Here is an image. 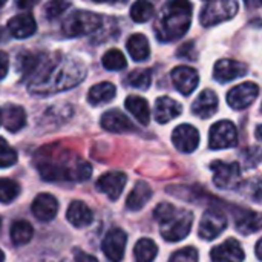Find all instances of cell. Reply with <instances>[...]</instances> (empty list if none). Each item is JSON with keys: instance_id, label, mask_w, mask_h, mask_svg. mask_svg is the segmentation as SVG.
I'll use <instances>...</instances> for the list:
<instances>
[{"instance_id": "1", "label": "cell", "mask_w": 262, "mask_h": 262, "mask_svg": "<svg viewBox=\"0 0 262 262\" xmlns=\"http://www.w3.org/2000/svg\"><path fill=\"white\" fill-rule=\"evenodd\" d=\"M84 75L86 71L80 61L45 54H32L25 74V77H31L29 91L34 94H52L74 88L83 81Z\"/></svg>"}, {"instance_id": "2", "label": "cell", "mask_w": 262, "mask_h": 262, "mask_svg": "<svg viewBox=\"0 0 262 262\" xmlns=\"http://www.w3.org/2000/svg\"><path fill=\"white\" fill-rule=\"evenodd\" d=\"M192 21V3L184 0H173L164 5L157 23L155 32L161 41H173L183 37Z\"/></svg>"}, {"instance_id": "3", "label": "cell", "mask_w": 262, "mask_h": 262, "mask_svg": "<svg viewBox=\"0 0 262 262\" xmlns=\"http://www.w3.org/2000/svg\"><path fill=\"white\" fill-rule=\"evenodd\" d=\"M154 218L160 224L161 236L169 243L184 239L192 229L193 213L186 209H178L170 203H161L154 210Z\"/></svg>"}, {"instance_id": "4", "label": "cell", "mask_w": 262, "mask_h": 262, "mask_svg": "<svg viewBox=\"0 0 262 262\" xmlns=\"http://www.w3.org/2000/svg\"><path fill=\"white\" fill-rule=\"evenodd\" d=\"M60 164L37 160L40 175L48 181H86L92 175V167L81 158L60 157Z\"/></svg>"}, {"instance_id": "5", "label": "cell", "mask_w": 262, "mask_h": 262, "mask_svg": "<svg viewBox=\"0 0 262 262\" xmlns=\"http://www.w3.org/2000/svg\"><path fill=\"white\" fill-rule=\"evenodd\" d=\"M101 15L89 11H75L63 23V34L66 37H80L95 32L101 28Z\"/></svg>"}, {"instance_id": "6", "label": "cell", "mask_w": 262, "mask_h": 262, "mask_svg": "<svg viewBox=\"0 0 262 262\" xmlns=\"http://www.w3.org/2000/svg\"><path fill=\"white\" fill-rule=\"evenodd\" d=\"M238 12V3L235 0H220V2H207L201 11L200 21L204 26H213L221 21L230 20Z\"/></svg>"}, {"instance_id": "7", "label": "cell", "mask_w": 262, "mask_h": 262, "mask_svg": "<svg viewBox=\"0 0 262 262\" xmlns=\"http://www.w3.org/2000/svg\"><path fill=\"white\" fill-rule=\"evenodd\" d=\"M213 172V183L218 189L232 190L236 189L241 183V169L238 163H224L215 161L210 166Z\"/></svg>"}, {"instance_id": "8", "label": "cell", "mask_w": 262, "mask_h": 262, "mask_svg": "<svg viewBox=\"0 0 262 262\" xmlns=\"http://www.w3.org/2000/svg\"><path fill=\"white\" fill-rule=\"evenodd\" d=\"M236 143H238V130L232 121L223 120L212 126L210 135H209L210 149H215V150L229 149V147H233Z\"/></svg>"}, {"instance_id": "9", "label": "cell", "mask_w": 262, "mask_h": 262, "mask_svg": "<svg viewBox=\"0 0 262 262\" xmlns=\"http://www.w3.org/2000/svg\"><path fill=\"white\" fill-rule=\"evenodd\" d=\"M226 227H227L226 215L218 209H207L201 218L198 233H200V238H203L206 241H212V239L218 238Z\"/></svg>"}, {"instance_id": "10", "label": "cell", "mask_w": 262, "mask_h": 262, "mask_svg": "<svg viewBox=\"0 0 262 262\" xmlns=\"http://www.w3.org/2000/svg\"><path fill=\"white\" fill-rule=\"evenodd\" d=\"M127 235L123 229H112L103 239V253L111 262H120L124 258Z\"/></svg>"}, {"instance_id": "11", "label": "cell", "mask_w": 262, "mask_h": 262, "mask_svg": "<svg viewBox=\"0 0 262 262\" xmlns=\"http://www.w3.org/2000/svg\"><path fill=\"white\" fill-rule=\"evenodd\" d=\"M259 94V88L256 83H241L238 86H235L233 89L229 91L227 94V103L230 107L236 109V111H241V109H246L249 107L258 97Z\"/></svg>"}, {"instance_id": "12", "label": "cell", "mask_w": 262, "mask_h": 262, "mask_svg": "<svg viewBox=\"0 0 262 262\" xmlns=\"http://www.w3.org/2000/svg\"><path fill=\"white\" fill-rule=\"evenodd\" d=\"M127 177L123 172H107L101 175L95 184L97 190L104 193L111 201H117L124 190Z\"/></svg>"}, {"instance_id": "13", "label": "cell", "mask_w": 262, "mask_h": 262, "mask_svg": "<svg viewBox=\"0 0 262 262\" xmlns=\"http://www.w3.org/2000/svg\"><path fill=\"white\" fill-rule=\"evenodd\" d=\"M172 143L180 152L192 154L200 144V132L190 124H181L173 130Z\"/></svg>"}, {"instance_id": "14", "label": "cell", "mask_w": 262, "mask_h": 262, "mask_svg": "<svg viewBox=\"0 0 262 262\" xmlns=\"http://www.w3.org/2000/svg\"><path fill=\"white\" fill-rule=\"evenodd\" d=\"M172 81L183 95H190L200 83V75L190 66H178L172 71Z\"/></svg>"}, {"instance_id": "15", "label": "cell", "mask_w": 262, "mask_h": 262, "mask_svg": "<svg viewBox=\"0 0 262 262\" xmlns=\"http://www.w3.org/2000/svg\"><path fill=\"white\" fill-rule=\"evenodd\" d=\"M210 258H212V262H243L246 255H244L241 244L236 239L230 238L224 241L223 244L216 246L210 252Z\"/></svg>"}, {"instance_id": "16", "label": "cell", "mask_w": 262, "mask_h": 262, "mask_svg": "<svg viewBox=\"0 0 262 262\" xmlns=\"http://www.w3.org/2000/svg\"><path fill=\"white\" fill-rule=\"evenodd\" d=\"M246 72H247V64H244L241 61L230 60V58H224V60L216 61V64L213 68V77L220 83L232 81L238 77L246 75Z\"/></svg>"}, {"instance_id": "17", "label": "cell", "mask_w": 262, "mask_h": 262, "mask_svg": "<svg viewBox=\"0 0 262 262\" xmlns=\"http://www.w3.org/2000/svg\"><path fill=\"white\" fill-rule=\"evenodd\" d=\"M58 201L51 193H40L32 201V213L37 220L43 223H49L57 216Z\"/></svg>"}, {"instance_id": "18", "label": "cell", "mask_w": 262, "mask_h": 262, "mask_svg": "<svg viewBox=\"0 0 262 262\" xmlns=\"http://www.w3.org/2000/svg\"><path fill=\"white\" fill-rule=\"evenodd\" d=\"M37 29L35 20L31 12H21L14 15L8 21V31L15 37V38H26L32 35Z\"/></svg>"}, {"instance_id": "19", "label": "cell", "mask_w": 262, "mask_h": 262, "mask_svg": "<svg viewBox=\"0 0 262 262\" xmlns=\"http://www.w3.org/2000/svg\"><path fill=\"white\" fill-rule=\"evenodd\" d=\"M101 126L106 130L115 132V134H123V132L135 130V126L132 124V121L123 112H120L117 109H111L106 114H103V117H101Z\"/></svg>"}, {"instance_id": "20", "label": "cell", "mask_w": 262, "mask_h": 262, "mask_svg": "<svg viewBox=\"0 0 262 262\" xmlns=\"http://www.w3.org/2000/svg\"><path fill=\"white\" fill-rule=\"evenodd\" d=\"M183 107L178 101L172 100L170 97H160L155 101V120L160 124H166L170 120L177 118L181 114Z\"/></svg>"}, {"instance_id": "21", "label": "cell", "mask_w": 262, "mask_h": 262, "mask_svg": "<svg viewBox=\"0 0 262 262\" xmlns=\"http://www.w3.org/2000/svg\"><path fill=\"white\" fill-rule=\"evenodd\" d=\"M66 218L74 227L80 229V227H88L89 224H92L94 213L88 207V204H84L83 201H72L68 207Z\"/></svg>"}, {"instance_id": "22", "label": "cell", "mask_w": 262, "mask_h": 262, "mask_svg": "<svg viewBox=\"0 0 262 262\" xmlns=\"http://www.w3.org/2000/svg\"><path fill=\"white\" fill-rule=\"evenodd\" d=\"M218 109V97L213 91L206 89L203 91L198 98L195 100V103L192 104V111L196 117L200 118H209L212 117Z\"/></svg>"}, {"instance_id": "23", "label": "cell", "mask_w": 262, "mask_h": 262, "mask_svg": "<svg viewBox=\"0 0 262 262\" xmlns=\"http://www.w3.org/2000/svg\"><path fill=\"white\" fill-rule=\"evenodd\" d=\"M0 118L3 126L9 132H18L26 124V114L21 106L6 104L5 109L0 112Z\"/></svg>"}, {"instance_id": "24", "label": "cell", "mask_w": 262, "mask_h": 262, "mask_svg": "<svg viewBox=\"0 0 262 262\" xmlns=\"http://www.w3.org/2000/svg\"><path fill=\"white\" fill-rule=\"evenodd\" d=\"M152 198V189L147 183L144 181H138L135 184V187L132 189V192L129 193L127 200H126V207L132 212L141 210L149 200Z\"/></svg>"}, {"instance_id": "25", "label": "cell", "mask_w": 262, "mask_h": 262, "mask_svg": "<svg viewBox=\"0 0 262 262\" xmlns=\"http://www.w3.org/2000/svg\"><path fill=\"white\" fill-rule=\"evenodd\" d=\"M124 106L126 109L138 120V123L141 124H149L150 121V107H149V103L138 97V95H129L124 101Z\"/></svg>"}, {"instance_id": "26", "label": "cell", "mask_w": 262, "mask_h": 262, "mask_svg": "<svg viewBox=\"0 0 262 262\" xmlns=\"http://www.w3.org/2000/svg\"><path fill=\"white\" fill-rule=\"evenodd\" d=\"M236 229L243 233V235H250L255 232H259L261 229V216L259 213L253 212V210H239L236 213Z\"/></svg>"}, {"instance_id": "27", "label": "cell", "mask_w": 262, "mask_h": 262, "mask_svg": "<svg viewBox=\"0 0 262 262\" xmlns=\"http://www.w3.org/2000/svg\"><path fill=\"white\" fill-rule=\"evenodd\" d=\"M127 51L135 61H143L150 55L149 40L143 34H134L127 40Z\"/></svg>"}, {"instance_id": "28", "label": "cell", "mask_w": 262, "mask_h": 262, "mask_svg": "<svg viewBox=\"0 0 262 262\" xmlns=\"http://www.w3.org/2000/svg\"><path fill=\"white\" fill-rule=\"evenodd\" d=\"M115 94H117V88L112 83L104 81V83H98L91 88V91L88 94V100L91 104L97 106V104L111 101L115 97Z\"/></svg>"}, {"instance_id": "29", "label": "cell", "mask_w": 262, "mask_h": 262, "mask_svg": "<svg viewBox=\"0 0 262 262\" xmlns=\"http://www.w3.org/2000/svg\"><path fill=\"white\" fill-rule=\"evenodd\" d=\"M157 255H158V247L149 238L140 239L134 249V256H135L137 262H154Z\"/></svg>"}, {"instance_id": "30", "label": "cell", "mask_w": 262, "mask_h": 262, "mask_svg": "<svg viewBox=\"0 0 262 262\" xmlns=\"http://www.w3.org/2000/svg\"><path fill=\"white\" fill-rule=\"evenodd\" d=\"M34 229L28 221H15L11 227V241L15 246H25L32 239Z\"/></svg>"}, {"instance_id": "31", "label": "cell", "mask_w": 262, "mask_h": 262, "mask_svg": "<svg viewBox=\"0 0 262 262\" xmlns=\"http://www.w3.org/2000/svg\"><path fill=\"white\" fill-rule=\"evenodd\" d=\"M123 81H124L126 86L146 91L150 86V83H152V71L150 69H140V71L137 69V71H132Z\"/></svg>"}, {"instance_id": "32", "label": "cell", "mask_w": 262, "mask_h": 262, "mask_svg": "<svg viewBox=\"0 0 262 262\" xmlns=\"http://www.w3.org/2000/svg\"><path fill=\"white\" fill-rule=\"evenodd\" d=\"M103 66L107 71H121L127 66L126 57L120 49H109L104 55H103Z\"/></svg>"}, {"instance_id": "33", "label": "cell", "mask_w": 262, "mask_h": 262, "mask_svg": "<svg viewBox=\"0 0 262 262\" xmlns=\"http://www.w3.org/2000/svg\"><path fill=\"white\" fill-rule=\"evenodd\" d=\"M154 12H155L154 5L150 2H144V0L134 3L132 8H130V17L137 23H144V21L150 20Z\"/></svg>"}, {"instance_id": "34", "label": "cell", "mask_w": 262, "mask_h": 262, "mask_svg": "<svg viewBox=\"0 0 262 262\" xmlns=\"http://www.w3.org/2000/svg\"><path fill=\"white\" fill-rule=\"evenodd\" d=\"M20 193V186L14 180L0 178V203L9 204L12 203Z\"/></svg>"}, {"instance_id": "35", "label": "cell", "mask_w": 262, "mask_h": 262, "mask_svg": "<svg viewBox=\"0 0 262 262\" xmlns=\"http://www.w3.org/2000/svg\"><path fill=\"white\" fill-rule=\"evenodd\" d=\"M17 163V152L9 146V143L0 137V169L11 167Z\"/></svg>"}, {"instance_id": "36", "label": "cell", "mask_w": 262, "mask_h": 262, "mask_svg": "<svg viewBox=\"0 0 262 262\" xmlns=\"http://www.w3.org/2000/svg\"><path fill=\"white\" fill-rule=\"evenodd\" d=\"M169 262H198V250L193 247H184L175 252Z\"/></svg>"}, {"instance_id": "37", "label": "cell", "mask_w": 262, "mask_h": 262, "mask_svg": "<svg viewBox=\"0 0 262 262\" xmlns=\"http://www.w3.org/2000/svg\"><path fill=\"white\" fill-rule=\"evenodd\" d=\"M66 8H69V3L66 2H51L45 6V12L48 18H54L57 15H60Z\"/></svg>"}, {"instance_id": "38", "label": "cell", "mask_w": 262, "mask_h": 262, "mask_svg": "<svg viewBox=\"0 0 262 262\" xmlns=\"http://www.w3.org/2000/svg\"><path fill=\"white\" fill-rule=\"evenodd\" d=\"M178 55L180 57H184V58H189V60H195L196 58V52H195V45L190 41V43H186L180 48L178 51Z\"/></svg>"}, {"instance_id": "39", "label": "cell", "mask_w": 262, "mask_h": 262, "mask_svg": "<svg viewBox=\"0 0 262 262\" xmlns=\"http://www.w3.org/2000/svg\"><path fill=\"white\" fill-rule=\"evenodd\" d=\"M8 68H9V60L8 55L5 52L0 51V80H3L8 74Z\"/></svg>"}, {"instance_id": "40", "label": "cell", "mask_w": 262, "mask_h": 262, "mask_svg": "<svg viewBox=\"0 0 262 262\" xmlns=\"http://www.w3.org/2000/svg\"><path fill=\"white\" fill-rule=\"evenodd\" d=\"M75 262H98L94 256H91V255H88V253H84V252H81V250H78V252H75Z\"/></svg>"}, {"instance_id": "41", "label": "cell", "mask_w": 262, "mask_h": 262, "mask_svg": "<svg viewBox=\"0 0 262 262\" xmlns=\"http://www.w3.org/2000/svg\"><path fill=\"white\" fill-rule=\"evenodd\" d=\"M261 246H262V241H261V239H259V241H258V243H256V258H258V259H259V261H261V259H262V255H261Z\"/></svg>"}, {"instance_id": "42", "label": "cell", "mask_w": 262, "mask_h": 262, "mask_svg": "<svg viewBox=\"0 0 262 262\" xmlns=\"http://www.w3.org/2000/svg\"><path fill=\"white\" fill-rule=\"evenodd\" d=\"M3 261H5V253L0 250V262H3Z\"/></svg>"}, {"instance_id": "43", "label": "cell", "mask_w": 262, "mask_h": 262, "mask_svg": "<svg viewBox=\"0 0 262 262\" xmlns=\"http://www.w3.org/2000/svg\"><path fill=\"white\" fill-rule=\"evenodd\" d=\"M2 5H3V2H0V6H2Z\"/></svg>"}, {"instance_id": "44", "label": "cell", "mask_w": 262, "mask_h": 262, "mask_svg": "<svg viewBox=\"0 0 262 262\" xmlns=\"http://www.w3.org/2000/svg\"><path fill=\"white\" fill-rule=\"evenodd\" d=\"M0 124H2V118H0Z\"/></svg>"}]
</instances>
